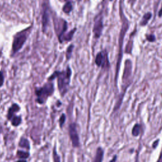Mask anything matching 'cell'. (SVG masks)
I'll return each mask as SVG.
<instances>
[{"mask_svg": "<svg viewBox=\"0 0 162 162\" xmlns=\"http://www.w3.org/2000/svg\"><path fill=\"white\" fill-rule=\"evenodd\" d=\"M10 121L11 122V124L14 126V127H18V126H19L22 124V116L16 115L11 118Z\"/></svg>", "mask_w": 162, "mask_h": 162, "instance_id": "7c38bea8", "label": "cell"}, {"mask_svg": "<svg viewBox=\"0 0 162 162\" xmlns=\"http://www.w3.org/2000/svg\"><path fill=\"white\" fill-rule=\"evenodd\" d=\"M131 73H132V62L130 60H127L125 63V69L123 75V79H124L125 82L129 81Z\"/></svg>", "mask_w": 162, "mask_h": 162, "instance_id": "ba28073f", "label": "cell"}, {"mask_svg": "<svg viewBox=\"0 0 162 162\" xmlns=\"http://www.w3.org/2000/svg\"><path fill=\"white\" fill-rule=\"evenodd\" d=\"M21 109L20 106L18 105L17 103H15L11 105V106L9 108L7 112V118L8 121H10L13 117L16 115V113L19 112Z\"/></svg>", "mask_w": 162, "mask_h": 162, "instance_id": "30bf717a", "label": "cell"}, {"mask_svg": "<svg viewBox=\"0 0 162 162\" xmlns=\"http://www.w3.org/2000/svg\"><path fill=\"white\" fill-rule=\"evenodd\" d=\"M2 131V126L1 124H0V134H1Z\"/></svg>", "mask_w": 162, "mask_h": 162, "instance_id": "4316f807", "label": "cell"}, {"mask_svg": "<svg viewBox=\"0 0 162 162\" xmlns=\"http://www.w3.org/2000/svg\"><path fill=\"white\" fill-rule=\"evenodd\" d=\"M158 16H159V17H161V16H162V7H161V8L160 9V11H159V13H158Z\"/></svg>", "mask_w": 162, "mask_h": 162, "instance_id": "484cf974", "label": "cell"}, {"mask_svg": "<svg viewBox=\"0 0 162 162\" xmlns=\"http://www.w3.org/2000/svg\"><path fill=\"white\" fill-rule=\"evenodd\" d=\"M73 7L72 5V3L70 2H67L66 3L63 7V11L65 14H69L70 12H71V11L72 10Z\"/></svg>", "mask_w": 162, "mask_h": 162, "instance_id": "9a60e30c", "label": "cell"}, {"mask_svg": "<svg viewBox=\"0 0 162 162\" xmlns=\"http://www.w3.org/2000/svg\"><path fill=\"white\" fill-rule=\"evenodd\" d=\"M53 159L55 162H60V157L58 155L55 149H54L53 150Z\"/></svg>", "mask_w": 162, "mask_h": 162, "instance_id": "7402d4cb", "label": "cell"}, {"mask_svg": "<svg viewBox=\"0 0 162 162\" xmlns=\"http://www.w3.org/2000/svg\"><path fill=\"white\" fill-rule=\"evenodd\" d=\"M103 29V24L102 20L98 19L97 20H96L93 28V32L94 34V37L96 38H99L100 37Z\"/></svg>", "mask_w": 162, "mask_h": 162, "instance_id": "9c48e42d", "label": "cell"}, {"mask_svg": "<svg viewBox=\"0 0 162 162\" xmlns=\"http://www.w3.org/2000/svg\"><path fill=\"white\" fill-rule=\"evenodd\" d=\"M19 146L23 148H26L27 149H30V144L28 139L26 138L22 137L19 142Z\"/></svg>", "mask_w": 162, "mask_h": 162, "instance_id": "5bb4252c", "label": "cell"}, {"mask_svg": "<svg viewBox=\"0 0 162 162\" xmlns=\"http://www.w3.org/2000/svg\"><path fill=\"white\" fill-rule=\"evenodd\" d=\"M18 162H26V161L24 160H19Z\"/></svg>", "mask_w": 162, "mask_h": 162, "instance_id": "83f0119b", "label": "cell"}, {"mask_svg": "<svg viewBox=\"0 0 162 162\" xmlns=\"http://www.w3.org/2000/svg\"><path fill=\"white\" fill-rule=\"evenodd\" d=\"M157 162H161V155L160 158L158 159V161H157Z\"/></svg>", "mask_w": 162, "mask_h": 162, "instance_id": "f1b7e54d", "label": "cell"}, {"mask_svg": "<svg viewBox=\"0 0 162 162\" xmlns=\"http://www.w3.org/2000/svg\"><path fill=\"white\" fill-rule=\"evenodd\" d=\"M69 132L72 143V146L75 148L78 147L79 146V137L77 133L76 129V125L75 123L71 124L69 125Z\"/></svg>", "mask_w": 162, "mask_h": 162, "instance_id": "8992f818", "label": "cell"}, {"mask_svg": "<svg viewBox=\"0 0 162 162\" xmlns=\"http://www.w3.org/2000/svg\"><path fill=\"white\" fill-rule=\"evenodd\" d=\"M74 45L73 44H70L67 49V51H66V57H67V59L69 60L70 58L71 55H72V50L74 48Z\"/></svg>", "mask_w": 162, "mask_h": 162, "instance_id": "d6986e66", "label": "cell"}, {"mask_svg": "<svg viewBox=\"0 0 162 162\" xmlns=\"http://www.w3.org/2000/svg\"><path fill=\"white\" fill-rule=\"evenodd\" d=\"M75 30H76V29L75 28V29H72V30H71V31H70L69 32H68V33H67V34H65L63 35V36L62 39V40H61V41H60V43H63L64 41H70L72 39L73 35H74V32H75Z\"/></svg>", "mask_w": 162, "mask_h": 162, "instance_id": "4fadbf2b", "label": "cell"}, {"mask_svg": "<svg viewBox=\"0 0 162 162\" xmlns=\"http://www.w3.org/2000/svg\"><path fill=\"white\" fill-rule=\"evenodd\" d=\"M17 157L20 159H26L29 157V153L23 151H19L17 152Z\"/></svg>", "mask_w": 162, "mask_h": 162, "instance_id": "ac0fdd59", "label": "cell"}, {"mask_svg": "<svg viewBox=\"0 0 162 162\" xmlns=\"http://www.w3.org/2000/svg\"><path fill=\"white\" fill-rule=\"evenodd\" d=\"M72 75V70L69 67H67L65 70L63 71H55L54 72L48 77L47 81L52 82L53 80L57 79L58 88L60 93L62 96L67 93L70 82V78Z\"/></svg>", "mask_w": 162, "mask_h": 162, "instance_id": "6da1fadb", "label": "cell"}, {"mask_svg": "<svg viewBox=\"0 0 162 162\" xmlns=\"http://www.w3.org/2000/svg\"><path fill=\"white\" fill-rule=\"evenodd\" d=\"M117 161V156H114L113 158L110 161V162H116Z\"/></svg>", "mask_w": 162, "mask_h": 162, "instance_id": "d4e9b609", "label": "cell"}, {"mask_svg": "<svg viewBox=\"0 0 162 162\" xmlns=\"http://www.w3.org/2000/svg\"><path fill=\"white\" fill-rule=\"evenodd\" d=\"M32 25L27 27L22 31L17 32L14 35L12 41V46L10 55L11 57H15L17 53H19L24 46L27 39L32 31Z\"/></svg>", "mask_w": 162, "mask_h": 162, "instance_id": "7a4b0ae2", "label": "cell"}, {"mask_svg": "<svg viewBox=\"0 0 162 162\" xmlns=\"http://www.w3.org/2000/svg\"><path fill=\"white\" fill-rule=\"evenodd\" d=\"M65 120H66V116L64 113L62 114V115L60 117V118L59 119V124H60V127L61 128L62 127V126L63 125V124H65Z\"/></svg>", "mask_w": 162, "mask_h": 162, "instance_id": "ffe728a7", "label": "cell"}, {"mask_svg": "<svg viewBox=\"0 0 162 162\" xmlns=\"http://www.w3.org/2000/svg\"><path fill=\"white\" fill-rule=\"evenodd\" d=\"M55 87L53 82L47 81L44 84L39 87H35V94L36 96L35 102L39 105H44L47 99L53 94Z\"/></svg>", "mask_w": 162, "mask_h": 162, "instance_id": "3957f363", "label": "cell"}, {"mask_svg": "<svg viewBox=\"0 0 162 162\" xmlns=\"http://www.w3.org/2000/svg\"><path fill=\"white\" fill-rule=\"evenodd\" d=\"M55 23V32L57 35L59 42L60 41L63 35L65 34V32L67 30V22L62 19H57L54 20Z\"/></svg>", "mask_w": 162, "mask_h": 162, "instance_id": "277c9868", "label": "cell"}, {"mask_svg": "<svg viewBox=\"0 0 162 162\" xmlns=\"http://www.w3.org/2000/svg\"><path fill=\"white\" fill-rule=\"evenodd\" d=\"M104 151L101 148H98L96 150V153L94 157V160L93 162H102L103 159Z\"/></svg>", "mask_w": 162, "mask_h": 162, "instance_id": "8fae6325", "label": "cell"}, {"mask_svg": "<svg viewBox=\"0 0 162 162\" xmlns=\"http://www.w3.org/2000/svg\"><path fill=\"white\" fill-rule=\"evenodd\" d=\"M95 62L99 67H102L105 68L106 67H109V62L108 59L107 53L106 51H101L97 54L96 57Z\"/></svg>", "mask_w": 162, "mask_h": 162, "instance_id": "52a82bcc", "label": "cell"}, {"mask_svg": "<svg viewBox=\"0 0 162 162\" xmlns=\"http://www.w3.org/2000/svg\"><path fill=\"white\" fill-rule=\"evenodd\" d=\"M158 142H159V139H157V141H154L153 142V148L155 149L156 148H157V146H158Z\"/></svg>", "mask_w": 162, "mask_h": 162, "instance_id": "cb8c5ba5", "label": "cell"}, {"mask_svg": "<svg viewBox=\"0 0 162 162\" xmlns=\"http://www.w3.org/2000/svg\"><path fill=\"white\" fill-rule=\"evenodd\" d=\"M151 16H152V14H151V13H150V12H148L146 14L144 15L142 19V20L141 22V24L142 26H145L148 23V20L151 18Z\"/></svg>", "mask_w": 162, "mask_h": 162, "instance_id": "2e32d148", "label": "cell"}, {"mask_svg": "<svg viewBox=\"0 0 162 162\" xmlns=\"http://www.w3.org/2000/svg\"><path fill=\"white\" fill-rule=\"evenodd\" d=\"M5 82V75L2 70H0V87H2Z\"/></svg>", "mask_w": 162, "mask_h": 162, "instance_id": "44dd1931", "label": "cell"}, {"mask_svg": "<svg viewBox=\"0 0 162 162\" xmlns=\"http://www.w3.org/2000/svg\"><path fill=\"white\" fill-rule=\"evenodd\" d=\"M146 38L149 41H151V42H153L155 40V36L154 35H152V34L151 35H147Z\"/></svg>", "mask_w": 162, "mask_h": 162, "instance_id": "603a6c76", "label": "cell"}, {"mask_svg": "<svg viewBox=\"0 0 162 162\" xmlns=\"http://www.w3.org/2000/svg\"><path fill=\"white\" fill-rule=\"evenodd\" d=\"M50 22V14L47 5L44 2L42 6V15H41V25L42 31L45 33L47 27H49Z\"/></svg>", "mask_w": 162, "mask_h": 162, "instance_id": "5b68a950", "label": "cell"}, {"mask_svg": "<svg viewBox=\"0 0 162 162\" xmlns=\"http://www.w3.org/2000/svg\"><path fill=\"white\" fill-rule=\"evenodd\" d=\"M140 130H141V126L139 124H136L134 127L133 128V130H132V134L135 137H137L139 135L140 133Z\"/></svg>", "mask_w": 162, "mask_h": 162, "instance_id": "e0dca14e", "label": "cell"}]
</instances>
